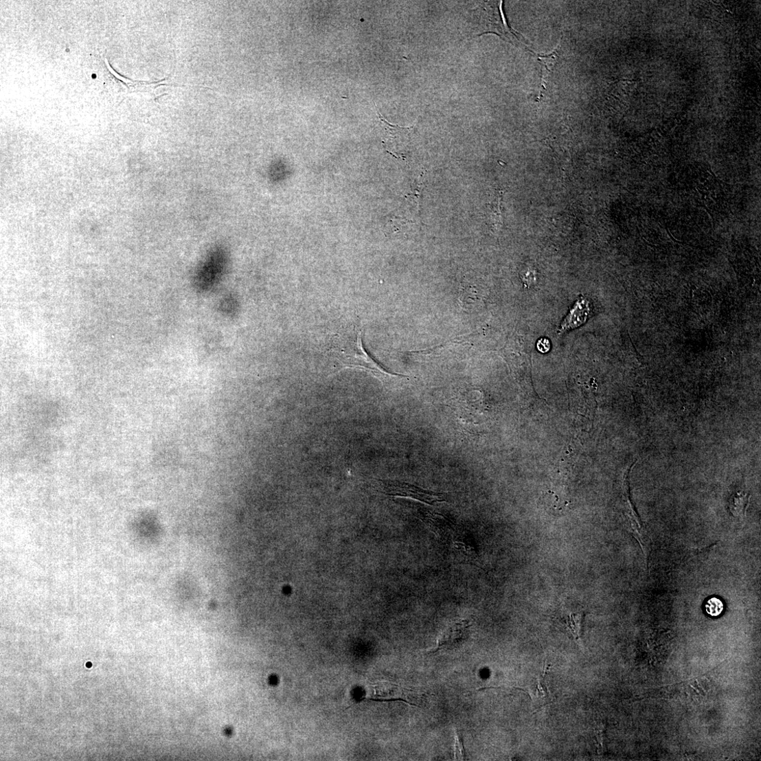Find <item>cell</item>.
<instances>
[{
	"instance_id": "obj_12",
	"label": "cell",
	"mask_w": 761,
	"mask_h": 761,
	"mask_svg": "<svg viewBox=\"0 0 761 761\" xmlns=\"http://www.w3.org/2000/svg\"><path fill=\"white\" fill-rule=\"evenodd\" d=\"M582 618V615H571L567 620V627L577 639H580Z\"/></svg>"
},
{
	"instance_id": "obj_3",
	"label": "cell",
	"mask_w": 761,
	"mask_h": 761,
	"mask_svg": "<svg viewBox=\"0 0 761 761\" xmlns=\"http://www.w3.org/2000/svg\"><path fill=\"white\" fill-rule=\"evenodd\" d=\"M378 115L386 131L383 141L385 148L396 157H405L411 146L413 128L392 125L382 115Z\"/></svg>"
},
{
	"instance_id": "obj_14",
	"label": "cell",
	"mask_w": 761,
	"mask_h": 761,
	"mask_svg": "<svg viewBox=\"0 0 761 761\" xmlns=\"http://www.w3.org/2000/svg\"><path fill=\"white\" fill-rule=\"evenodd\" d=\"M551 347V342L547 338L540 339L536 343L537 350L542 353L548 352L550 350Z\"/></svg>"
},
{
	"instance_id": "obj_13",
	"label": "cell",
	"mask_w": 761,
	"mask_h": 761,
	"mask_svg": "<svg viewBox=\"0 0 761 761\" xmlns=\"http://www.w3.org/2000/svg\"><path fill=\"white\" fill-rule=\"evenodd\" d=\"M557 50L558 49H556L555 52H554V53L549 54V56H548L538 57L539 62H541L542 66H543V68H545L547 71L545 78L549 74L552 67L557 61Z\"/></svg>"
},
{
	"instance_id": "obj_9",
	"label": "cell",
	"mask_w": 761,
	"mask_h": 761,
	"mask_svg": "<svg viewBox=\"0 0 761 761\" xmlns=\"http://www.w3.org/2000/svg\"><path fill=\"white\" fill-rule=\"evenodd\" d=\"M454 754L455 758L456 760H466V753L464 746V737L463 735H462V733L457 729L455 730Z\"/></svg>"
},
{
	"instance_id": "obj_11",
	"label": "cell",
	"mask_w": 761,
	"mask_h": 761,
	"mask_svg": "<svg viewBox=\"0 0 761 761\" xmlns=\"http://www.w3.org/2000/svg\"><path fill=\"white\" fill-rule=\"evenodd\" d=\"M724 605L718 598H712L705 604V611L712 617L720 615L723 611Z\"/></svg>"
},
{
	"instance_id": "obj_6",
	"label": "cell",
	"mask_w": 761,
	"mask_h": 761,
	"mask_svg": "<svg viewBox=\"0 0 761 761\" xmlns=\"http://www.w3.org/2000/svg\"><path fill=\"white\" fill-rule=\"evenodd\" d=\"M470 627L469 622L466 620L453 624L441 635L436 648L431 650L429 654H434L439 650L451 648L463 641L466 637Z\"/></svg>"
},
{
	"instance_id": "obj_5",
	"label": "cell",
	"mask_w": 761,
	"mask_h": 761,
	"mask_svg": "<svg viewBox=\"0 0 761 761\" xmlns=\"http://www.w3.org/2000/svg\"><path fill=\"white\" fill-rule=\"evenodd\" d=\"M395 486L390 493L393 497L410 498L431 506L436 503L447 501V495L445 493L425 490L419 486L407 483H399Z\"/></svg>"
},
{
	"instance_id": "obj_10",
	"label": "cell",
	"mask_w": 761,
	"mask_h": 761,
	"mask_svg": "<svg viewBox=\"0 0 761 761\" xmlns=\"http://www.w3.org/2000/svg\"><path fill=\"white\" fill-rule=\"evenodd\" d=\"M749 498L747 495L745 496H736L734 498L732 504L731 506V510L733 513H736L738 515L745 514L747 508L748 506Z\"/></svg>"
},
{
	"instance_id": "obj_8",
	"label": "cell",
	"mask_w": 761,
	"mask_h": 761,
	"mask_svg": "<svg viewBox=\"0 0 761 761\" xmlns=\"http://www.w3.org/2000/svg\"><path fill=\"white\" fill-rule=\"evenodd\" d=\"M549 670V666H545L542 674L538 676L536 679V690L532 691L528 694L532 699V707L536 709L535 712L555 700L554 695L549 690L548 683L546 679Z\"/></svg>"
},
{
	"instance_id": "obj_4",
	"label": "cell",
	"mask_w": 761,
	"mask_h": 761,
	"mask_svg": "<svg viewBox=\"0 0 761 761\" xmlns=\"http://www.w3.org/2000/svg\"><path fill=\"white\" fill-rule=\"evenodd\" d=\"M374 696L376 698L372 701H401L413 706H420L427 696L422 692L404 688L390 683L377 684L374 686Z\"/></svg>"
},
{
	"instance_id": "obj_2",
	"label": "cell",
	"mask_w": 761,
	"mask_h": 761,
	"mask_svg": "<svg viewBox=\"0 0 761 761\" xmlns=\"http://www.w3.org/2000/svg\"><path fill=\"white\" fill-rule=\"evenodd\" d=\"M229 262V252L225 247L212 248L196 271L194 278L196 289L205 293L218 286L226 274Z\"/></svg>"
},
{
	"instance_id": "obj_1",
	"label": "cell",
	"mask_w": 761,
	"mask_h": 761,
	"mask_svg": "<svg viewBox=\"0 0 761 761\" xmlns=\"http://www.w3.org/2000/svg\"><path fill=\"white\" fill-rule=\"evenodd\" d=\"M362 330L351 327L339 334L332 341L333 355L343 364L359 367L378 374L394 375L376 363L365 350Z\"/></svg>"
},
{
	"instance_id": "obj_7",
	"label": "cell",
	"mask_w": 761,
	"mask_h": 761,
	"mask_svg": "<svg viewBox=\"0 0 761 761\" xmlns=\"http://www.w3.org/2000/svg\"><path fill=\"white\" fill-rule=\"evenodd\" d=\"M589 313V301L584 297L579 298L562 321L558 332L563 333L580 327L587 321Z\"/></svg>"
}]
</instances>
